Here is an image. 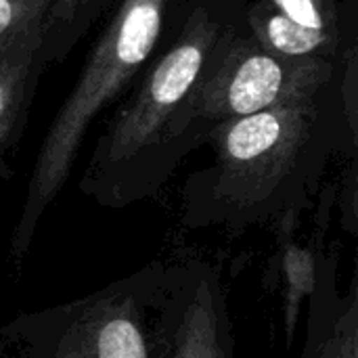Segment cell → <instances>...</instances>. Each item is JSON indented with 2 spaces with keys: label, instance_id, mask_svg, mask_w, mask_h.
Wrapping results in <instances>:
<instances>
[{
  "label": "cell",
  "instance_id": "3",
  "mask_svg": "<svg viewBox=\"0 0 358 358\" xmlns=\"http://www.w3.org/2000/svg\"><path fill=\"white\" fill-rule=\"evenodd\" d=\"M162 6L164 0H126L101 40L80 86L50 126L27 185L21 216L10 235L8 260L13 266L23 264L40 220L61 193L86 126L151 52L162 25Z\"/></svg>",
  "mask_w": 358,
  "mask_h": 358
},
{
  "label": "cell",
  "instance_id": "1",
  "mask_svg": "<svg viewBox=\"0 0 358 358\" xmlns=\"http://www.w3.org/2000/svg\"><path fill=\"white\" fill-rule=\"evenodd\" d=\"M216 162L189 180L180 224L239 233L298 218L327 157L315 99L227 120L212 130Z\"/></svg>",
  "mask_w": 358,
  "mask_h": 358
},
{
  "label": "cell",
  "instance_id": "11",
  "mask_svg": "<svg viewBox=\"0 0 358 358\" xmlns=\"http://www.w3.org/2000/svg\"><path fill=\"white\" fill-rule=\"evenodd\" d=\"M0 358H15V357H10V355H6V352H2V350H0Z\"/></svg>",
  "mask_w": 358,
  "mask_h": 358
},
{
  "label": "cell",
  "instance_id": "5",
  "mask_svg": "<svg viewBox=\"0 0 358 358\" xmlns=\"http://www.w3.org/2000/svg\"><path fill=\"white\" fill-rule=\"evenodd\" d=\"M168 262V358L235 357L229 294L220 264L201 256Z\"/></svg>",
  "mask_w": 358,
  "mask_h": 358
},
{
  "label": "cell",
  "instance_id": "6",
  "mask_svg": "<svg viewBox=\"0 0 358 358\" xmlns=\"http://www.w3.org/2000/svg\"><path fill=\"white\" fill-rule=\"evenodd\" d=\"M300 358H358V279L340 287L338 245L323 248L317 258Z\"/></svg>",
  "mask_w": 358,
  "mask_h": 358
},
{
  "label": "cell",
  "instance_id": "4",
  "mask_svg": "<svg viewBox=\"0 0 358 358\" xmlns=\"http://www.w3.org/2000/svg\"><path fill=\"white\" fill-rule=\"evenodd\" d=\"M327 73L319 59L281 57L243 40L189 101L185 130L191 117L220 124L281 103L315 99Z\"/></svg>",
  "mask_w": 358,
  "mask_h": 358
},
{
  "label": "cell",
  "instance_id": "10",
  "mask_svg": "<svg viewBox=\"0 0 358 358\" xmlns=\"http://www.w3.org/2000/svg\"><path fill=\"white\" fill-rule=\"evenodd\" d=\"M15 19V6L10 0H0V34L8 29Z\"/></svg>",
  "mask_w": 358,
  "mask_h": 358
},
{
  "label": "cell",
  "instance_id": "9",
  "mask_svg": "<svg viewBox=\"0 0 358 358\" xmlns=\"http://www.w3.org/2000/svg\"><path fill=\"white\" fill-rule=\"evenodd\" d=\"M273 2L279 6V13H283L292 21L334 36L336 25H334V10L329 0H273Z\"/></svg>",
  "mask_w": 358,
  "mask_h": 358
},
{
  "label": "cell",
  "instance_id": "2",
  "mask_svg": "<svg viewBox=\"0 0 358 358\" xmlns=\"http://www.w3.org/2000/svg\"><path fill=\"white\" fill-rule=\"evenodd\" d=\"M170 262L145 268L84 298L21 313L0 329L15 358H168Z\"/></svg>",
  "mask_w": 358,
  "mask_h": 358
},
{
  "label": "cell",
  "instance_id": "7",
  "mask_svg": "<svg viewBox=\"0 0 358 358\" xmlns=\"http://www.w3.org/2000/svg\"><path fill=\"white\" fill-rule=\"evenodd\" d=\"M329 218H331V195L327 197V203L321 206V212L317 216V231L308 245H300L292 235L285 241H281V250L277 258H279V275L283 283L285 329H287L289 344L294 342V331H296L300 308L304 300L310 296L313 285H315L317 258L323 250V235L327 233Z\"/></svg>",
  "mask_w": 358,
  "mask_h": 358
},
{
  "label": "cell",
  "instance_id": "8",
  "mask_svg": "<svg viewBox=\"0 0 358 358\" xmlns=\"http://www.w3.org/2000/svg\"><path fill=\"white\" fill-rule=\"evenodd\" d=\"M258 36L262 38L266 50L281 55V57H304L321 50L323 46H329L331 34L317 31L310 27H304L283 13H266V15H254L252 17Z\"/></svg>",
  "mask_w": 358,
  "mask_h": 358
}]
</instances>
